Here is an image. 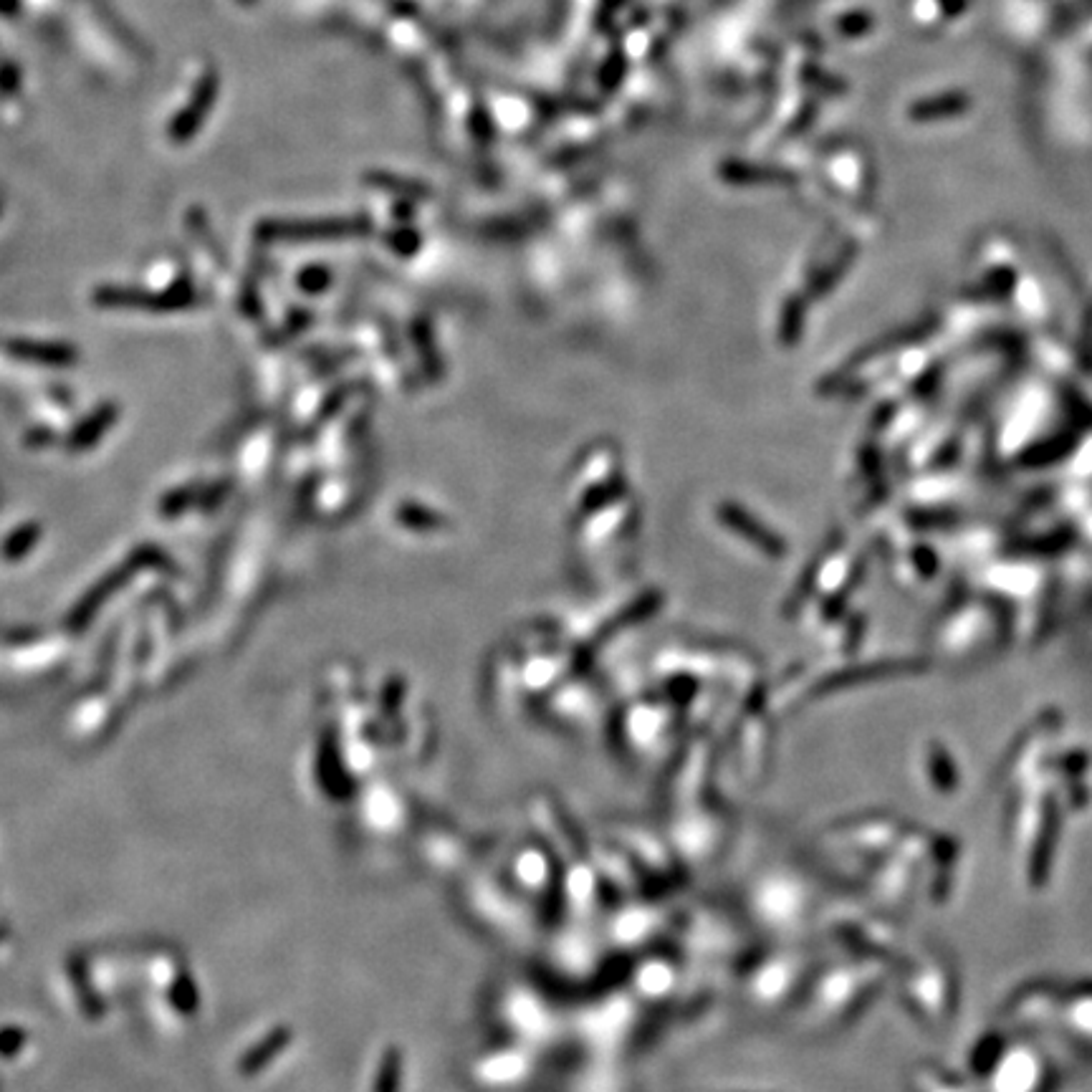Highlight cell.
Here are the masks:
<instances>
[{"mask_svg":"<svg viewBox=\"0 0 1092 1092\" xmlns=\"http://www.w3.org/2000/svg\"><path fill=\"white\" fill-rule=\"evenodd\" d=\"M286 1042H288L286 1029H276V1034H271V1037L266 1039V1044H259V1047H256L254 1052H251V1055L246 1057L244 1062H241V1070H246L249 1075H251V1072H256L261 1065H266L271 1057L276 1055L278 1049H281V1044H286Z\"/></svg>","mask_w":1092,"mask_h":1092,"instance_id":"obj_1","label":"cell"},{"mask_svg":"<svg viewBox=\"0 0 1092 1092\" xmlns=\"http://www.w3.org/2000/svg\"><path fill=\"white\" fill-rule=\"evenodd\" d=\"M400 1052L397 1049H387V1055H384L382 1060V1067H379V1077H377V1085H374V1092H397V1085H400Z\"/></svg>","mask_w":1092,"mask_h":1092,"instance_id":"obj_2","label":"cell"}]
</instances>
